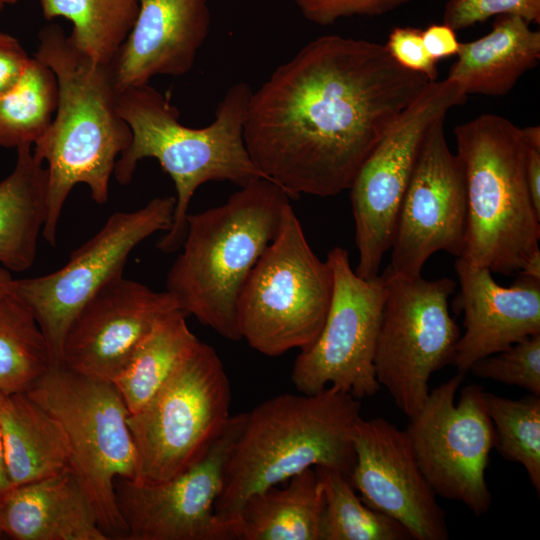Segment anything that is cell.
<instances>
[{"mask_svg":"<svg viewBox=\"0 0 540 540\" xmlns=\"http://www.w3.org/2000/svg\"><path fill=\"white\" fill-rule=\"evenodd\" d=\"M429 82L397 64L382 44L316 38L252 91L246 148L291 198L338 195Z\"/></svg>","mask_w":540,"mask_h":540,"instance_id":"obj_1","label":"cell"},{"mask_svg":"<svg viewBox=\"0 0 540 540\" xmlns=\"http://www.w3.org/2000/svg\"><path fill=\"white\" fill-rule=\"evenodd\" d=\"M35 57L55 74L58 103L46 133L33 146L46 163L47 215L44 239L56 245L64 204L78 184L89 188L99 205L109 199L110 180L131 131L117 109L118 90L110 64L77 48L58 24L43 27Z\"/></svg>","mask_w":540,"mask_h":540,"instance_id":"obj_2","label":"cell"},{"mask_svg":"<svg viewBox=\"0 0 540 540\" xmlns=\"http://www.w3.org/2000/svg\"><path fill=\"white\" fill-rule=\"evenodd\" d=\"M252 90L234 83L219 102L215 119L202 128L179 122V112L169 99L149 83L121 90L117 109L131 131V143L120 155L113 176L128 184L136 166L156 159L176 189L173 222L157 243L165 254L180 249L192 197L202 184L229 181L242 187L265 178L252 161L244 141V122Z\"/></svg>","mask_w":540,"mask_h":540,"instance_id":"obj_3","label":"cell"},{"mask_svg":"<svg viewBox=\"0 0 540 540\" xmlns=\"http://www.w3.org/2000/svg\"><path fill=\"white\" fill-rule=\"evenodd\" d=\"M360 412L359 399L328 386L314 394H280L245 413L225 465L217 518L231 533L249 496L307 468L325 466L349 478L355 462L352 429Z\"/></svg>","mask_w":540,"mask_h":540,"instance_id":"obj_4","label":"cell"},{"mask_svg":"<svg viewBox=\"0 0 540 540\" xmlns=\"http://www.w3.org/2000/svg\"><path fill=\"white\" fill-rule=\"evenodd\" d=\"M290 199L274 182L258 178L224 204L187 215L181 253L166 276V291L187 316L224 338L241 340L239 294Z\"/></svg>","mask_w":540,"mask_h":540,"instance_id":"obj_5","label":"cell"},{"mask_svg":"<svg viewBox=\"0 0 540 540\" xmlns=\"http://www.w3.org/2000/svg\"><path fill=\"white\" fill-rule=\"evenodd\" d=\"M467 197L461 258L511 275L540 252V214L525 173L523 128L496 114L455 127Z\"/></svg>","mask_w":540,"mask_h":540,"instance_id":"obj_6","label":"cell"},{"mask_svg":"<svg viewBox=\"0 0 540 540\" xmlns=\"http://www.w3.org/2000/svg\"><path fill=\"white\" fill-rule=\"evenodd\" d=\"M61 424L69 468L86 492L109 539L125 540L127 529L115 495L118 478L136 481V447L127 423L129 411L111 381L52 364L25 391Z\"/></svg>","mask_w":540,"mask_h":540,"instance_id":"obj_7","label":"cell"},{"mask_svg":"<svg viewBox=\"0 0 540 540\" xmlns=\"http://www.w3.org/2000/svg\"><path fill=\"white\" fill-rule=\"evenodd\" d=\"M332 288L331 267L313 252L289 202L239 294L241 339L272 357L307 349L324 325Z\"/></svg>","mask_w":540,"mask_h":540,"instance_id":"obj_8","label":"cell"},{"mask_svg":"<svg viewBox=\"0 0 540 540\" xmlns=\"http://www.w3.org/2000/svg\"><path fill=\"white\" fill-rule=\"evenodd\" d=\"M230 382L217 352L199 341L160 390L127 423L136 447V482L159 483L207 452L231 415Z\"/></svg>","mask_w":540,"mask_h":540,"instance_id":"obj_9","label":"cell"},{"mask_svg":"<svg viewBox=\"0 0 540 540\" xmlns=\"http://www.w3.org/2000/svg\"><path fill=\"white\" fill-rule=\"evenodd\" d=\"M386 298L374 355L376 379L408 417L429 395L431 375L451 364L460 329L451 317L450 278L426 280L386 268Z\"/></svg>","mask_w":540,"mask_h":540,"instance_id":"obj_10","label":"cell"},{"mask_svg":"<svg viewBox=\"0 0 540 540\" xmlns=\"http://www.w3.org/2000/svg\"><path fill=\"white\" fill-rule=\"evenodd\" d=\"M462 85L432 81L397 117L357 172L350 188L358 262L363 279L378 275L390 250L400 206L427 135L455 106L465 103Z\"/></svg>","mask_w":540,"mask_h":540,"instance_id":"obj_11","label":"cell"},{"mask_svg":"<svg viewBox=\"0 0 540 540\" xmlns=\"http://www.w3.org/2000/svg\"><path fill=\"white\" fill-rule=\"evenodd\" d=\"M175 205V196L155 197L135 211L114 212L58 270L13 279L11 290L32 310L52 364H61L66 333L80 309L105 283L123 274L133 249L154 233L170 229Z\"/></svg>","mask_w":540,"mask_h":540,"instance_id":"obj_12","label":"cell"},{"mask_svg":"<svg viewBox=\"0 0 540 540\" xmlns=\"http://www.w3.org/2000/svg\"><path fill=\"white\" fill-rule=\"evenodd\" d=\"M464 377L457 373L430 391L420 410L409 418L405 432L434 493L482 516L492 502L485 471L496 434L483 387L465 386L455 402Z\"/></svg>","mask_w":540,"mask_h":540,"instance_id":"obj_13","label":"cell"},{"mask_svg":"<svg viewBox=\"0 0 540 540\" xmlns=\"http://www.w3.org/2000/svg\"><path fill=\"white\" fill-rule=\"evenodd\" d=\"M326 260L333 276L328 313L317 339L297 356L291 380L302 394L335 386L361 400L381 388L375 376L374 355L386 277H359L342 247L331 249Z\"/></svg>","mask_w":540,"mask_h":540,"instance_id":"obj_14","label":"cell"},{"mask_svg":"<svg viewBox=\"0 0 540 540\" xmlns=\"http://www.w3.org/2000/svg\"><path fill=\"white\" fill-rule=\"evenodd\" d=\"M244 418L245 413L231 416L203 457L171 479L159 483L116 480L125 540H232L229 527L215 514V503Z\"/></svg>","mask_w":540,"mask_h":540,"instance_id":"obj_15","label":"cell"},{"mask_svg":"<svg viewBox=\"0 0 540 540\" xmlns=\"http://www.w3.org/2000/svg\"><path fill=\"white\" fill-rule=\"evenodd\" d=\"M466 216L463 164L447 144L444 120L439 121L427 135L403 197L387 269L417 277L438 251L460 257Z\"/></svg>","mask_w":540,"mask_h":540,"instance_id":"obj_16","label":"cell"},{"mask_svg":"<svg viewBox=\"0 0 540 540\" xmlns=\"http://www.w3.org/2000/svg\"><path fill=\"white\" fill-rule=\"evenodd\" d=\"M348 478L370 508L401 523L414 540H447L445 511L425 479L405 430L377 417L356 420Z\"/></svg>","mask_w":540,"mask_h":540,"instance_id":"obj_17","label":"cell"},{"mask_svg":"<svg viewBox=\"0 0 540 540\" xmlns=\"http://www.w3.org/2000/svg\"><path fill=\"white\" fill-rule=\"evenodd\" d=\"M178 309L177 300L168 291H154L119 274L105 283L72 321L61 364L85 376L112 381L153 325Z\"/></svg>","mask_w":540,"mask_h":540,"instance_id":"obj_18","label":"cell"},{"mask_svg":"<svg viewBox=\"0 0 540 540\" xmlns=\"http://www.w3.org/2000/svg\"><path fill=\"white\" fill-rule=\"evenodd\" d=\"M458 305L465 332L451 364L466 375L477 360L540 333V280L520 274L510 287L499 285L485 267L457 257Z\"/></svg>","mask_w":540,"mask_h":540,"instance_id":"obj_19","label":"cell"},{"mask_svg":"<svg viewBox=\"0 0 540 540\" xmlns=\"http://www.w3.org/2000/svg\"><path fill=\"white\" fill-rule=\"evenodd\" d=\"M135 22L110 63L119 91L193 67L210 29L209 0H137Z\"/></svg>","mask_w":540,"mask_h":540,"instance_id":"obj_20","label":"cell"},{"mask_svg":"<svg viewBox=\"0 0 540 540\" xmlns=\"http://www.w3.org/2000/svg\"><path fill=\"white\" fill-rule=\"evenodd\" d=\"M0 526L14 540H109L69 467L13 486L0 501Z\"/></svg>","mask_w":540,"mask_h":540,"instance_id":"obj_21","label":"cell"},{"mask_svg":"<svg viewBox=\"0 0 540 540\" xmlns=\"http://www.w3.org/2000/svg\"><path fill=\"white\" fill-rule=\"evenodd\" d=\"M529 24L520 16H497L488 34L460 43L446 78L459 82L467 95L507 94L540 60V32Z\"/></svg>","mask_w":540,"mask_h":540,"instance_id":"obj_22","label":"cell"},{"mask_svg":"<svg viewBox=\"0 0 540 540\" xmlns=\"http://www.w3.org/2000/svg\"><path fill=\"white\" fill-rule=\"evenodd\" d=\"M288 481L284 488L268 487L243 502L231 524L232 540H320L324 494L315 468Z\"/></svg>","mask_w":540,"mask_h":540,"instance_id":"obj_23","label":"cell"},{"mask_svg":"<svg viewBox=\"0 0 540 540\" xmlns=\"http://www.w3.org/2000/svg\"><path fill=\"white\" fill-rule=\"evenodd\" d=\"M0 424L12 487L69 467L68 443L61 424L26 392L1 393Z\"/></svg>","mask_w":540,"mask_h":540,"instance_id":"obj_24","label":"cell"},{"mask_svg":"<svg viewBox=\"0 0 540 540\" xmlns=\"http://www.w3.org/2000/svg\"><path fill=\"white\" fill-rule=\"evenodd\" d=\"M31 147L16 149L15 166L0 181V264L17 273L34 264L47 215V169Z\"/></svg>","mask_w":540,"mask_h":540,"instance_id":"obj_25","label":"cell"},{"mask_svg":"<svg viewBox=\"0 0 540 540\" xmlns=\"http://www.w3.org/2000/svg\"><path fill=\"white\" fill-rule=\"evenodd\" d=\"M186 317L178 309L160 318L111 381L129 414L150 401L200 341L189 329Z\"/></svg>","mask_w":540,"mask_h":540,"instance_id":"obj_26","label":"cell"},{"mask_svg":"<svg viewBox=\"0 0 540 540\" xmlns=\"http://www.w3.org/2000/svg\"><path fill=\"white\" fill-rule=\"evenodd\" d=\"M51 365L47 341L32 310L12 290L0 295V392L27 391Z\"/></svg>","mask_w":540,"mask_h":540,"instance_id":"obj_27","label":"cell"},{"mask_svg":"<svg viewBox=\"0 0 540 540\" xmlns=\"http://www.w3.org/2000/svg\"><path fill=\"white\" fill-rule=\"evenodd\" d=\"M47 20L71 22L74 45L95 60L110 64L137 16V0H40Z\"/></svg>","mask_w":540,"mask_h":540,"instance_id":"obj_28","label":"cell"},{"mask_svg":"<svg viewBox=\"0 0 540 540\" xmlns=\"http://www.w3.org/2000/svg\"><path fill=\"white\" fill-rule=\"evenodd\" d=\"M57 103L54 72L31 57L18 83L0 96V147L33 146L51 125Z\"/></svg>","mask_w":540,"mask_h":540,"instance_id":"obj_29","label":"cell"},{"mask_svg":"<svg viewBox=\"0 0 540 540\" xmlns=\"http://www.w3.org/2000/svg\"><path fill=\"white\" fill-rule=\"evenodd\" d=\"M314 468L324 494L320 540L412 539L401 523L367 506L343 473L325 466Z\"/></svg>","mask_w":540,"mask_h":540,"instance_id":"obj_30","label":"cell"},{"mask_svg":"<svg viewBox=\"0 0 540 540\" xmlns=\"http://www.w3.org/2000/svg\"><path fill=\"white\" fill-rule=\"evenodd\" d=\"M484 400L496 434L495 448L504 459L523 465L539 495L540 396L509 399L484 391Z\"/></svg>","mask_w":540,"mask_h":540,"instance_id":"obj_31","label":"cell"},{"mask_svg":"<svg viewBox=\"0 0 540 540\" xmlns=\"http://www.w3.org/2000/svg\"><path fill=\"white\" fill-rule=\"evenodd\" d=\"M468 372L540 396V333L477 360Z\"/></svg>","mask_w":540,"mask_h":540,"instance_id":"obj_32","label":"cell"},{"mask_svg":"<svg viewBox=\"0 0 540 540\" xmlns=\"http://www.w3.org/2000/svg\"><path fill=\"white\" fill-rule=\"evenodd\" d=\"M500 15H516L528 23L539 24L540 0H449L443 23L456 31Z\"/></svg>","mask_w":540,"mask_h":540,"instance_id":"obj_33","label":"cell"},{"mask_svg":"<svg viewBox=\"0 0 540 540\" xmlns=\"http://www.w3.org/2000/svg\"><path fill=\"white\" fill-rule=\"evenodd\" d=\"M310 22L326 26L340 18L377 16L393 11L411 0H292Z\"/></svg>","mask_w":540,"mask_h":540,"instance_id":"obj_34","label":"cell"},{"mask_svg":"<svg viewBox=\"0 0 540 540\" xmlns=\"http://www.w3.org/2000/svg\"><path fill=\"white\" fill-rule=\"evenodd\" d=\"M390 57L401 67L436 81L437 62L427 52L422 30L415 27H395L384 45Z\"/></svg>","mask_w":540,"mask_h":540,"instance_id":"obj_35","label":"cell"},{"mask_svg":"<svg viewBox=\"0 0 540 540\" xmlns=\"http://www.w3.org/2000/svg\"><path fill=\"white\" fill-rule=\"evenodd\" d=\"M30 58L17 38L0 30V96L18 83Z\"/></svg>","mask_w":540,"mask_h":540,"instance_id":"obj_36","label":"cell"},{"mask_svg":"<svg viewBox=\"0 0 540 540\" xmlns=\"http://www.w3.org/2000/svg\"><path fill=\"white\" fill-rule=\"evenodd\" d=\"M526 142L525 173L535 210L540 214V126L523 128Z\"/></svg>","mask_w":540,"mask_h":540,"instance_id":"obj_37","label":"cell"},{"mask_svg":"<svg viewBox=\"0 0 540 540\" xmlns=\"http://www.w3.org/2000/svg\"><path fill=\"white\" fill-rule=\"evenodd\" d=\"M422 38L428 54L436 61L457 55L461 43L455 30L445 23L429 25L422 30Z\"/></svg>","mask_w":540,"mask_h":540,"instance_id":"obj_38","label":"cell"},{"mask_svg":"<svg viewBox=\"0 0 540 540\" xmlns=\"http://www.w3.org/2000/svg\"><path fill=\"white\" fill-rule=\"evenodd\" d=\"M0 397H1V392H0ZM11 488H12V485L10 483L7 469H6L3 438H2V431H1V424H0V501Z\"/></svg>","mask_w":540,"mask_h":540,"instance_id":"obj_39","label":"cell"},{"mask_svg":"<svg viewBox=\"0 0 540 540\" xmlns=\"http://www.w3.org/2000/svg\"><path fill=\"white\" fill-rule=\"evenodd\" d=\"M519 273L540 280V252L534 254Z\"/></svg>","mask_w":540,"mask_h":540,"instance_id":"obj_40","label":"cell"},{"mask_svg":"<svg viewBox=\"0 0 540 540\" xmlns=\"http://www.w3.org/2000/svg\"><path fill=\"white\" fill-rule=\"evenodd\" d=\"M13 279L11 272L0 265V295L11 291Z\"/></svg>","mask_w":540,"mask_h":540,"instance_id":"obj_41","label":"cell"},{"mask_svg":"<svg viewBox=\"0 0 540 540\" xmlns=\"http://www.w3.org/2000/svg\"><path fill=\"white\" fill-rule=\"evenodd\" d=\"M19 0H0V4L5 6V5H12V4H15L17 3Z\"/></svg>","mask_w":540,"mask_h":540,"instance_id":"obj_42","label":"cell"},{"mask_svg":"<svg viewBox=\"0 0 540 540\" xmlns=\"http://www.w3.org/2000/svg\"><path fill=\"white\" fill-rule=\"evenodd\" d=\"M3 535H4V534H3V531H2L1 526H0V538H1Z\"/></svg>","mask_w":540,"mask_h":540,"instance_id":"obj_43","label":"cell"},{"mask_svg":"<svg viewBox=\"0 0 540 540\" xmlns=\"http://www.w3.org/2000/svg\"><path fill=\"white\" fill-rule=\"evenodd\" d=\"M3 7H4V6L0 4V11L3 9Z\"/></svg>","mask_w":540,"mask_h":540,"instance_id":"obj_44","label":"cell"}]
</instances>
